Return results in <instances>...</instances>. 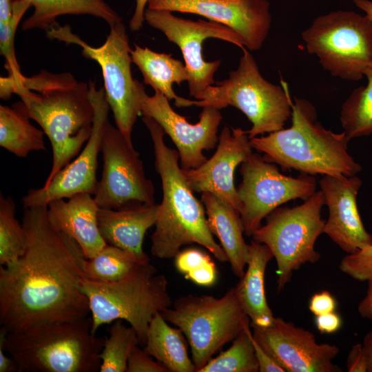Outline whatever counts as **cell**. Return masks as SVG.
<instances>
[{
	"label": "cell",
	"mask_w": 372,
	"mask_h": 372,
	"mask_svg": "<svg viewBox=\"0 0 372 372\" xmlns=\"http://www.w3.org/2000/svg\"><path fill=\"white\" fill-rule=\"evenodd\" d=\"M23 253L0 266V324L8 333L81 320L90 314L82 291L85 259L79 244L50 221L48 205L24 208Z\"/></svg>",
	"instance_id": "1"
},
{
	"label": "cell",
	"mask_w": 372,
	"mask_h": 372,
	"mask_svg": "<svg viewBox=\"0 0 372 372\" xmlns=\"http://www.w3.org/2000/svg\"><path fill=\"white\" fill-rule=\"evenodd\" d=\"M12 94L21 99L12 107L36 121L50 140L52 165L45 186L79 154L90 136L94 107L89 83L78 81L70 72L45 70L15 80L1 76V96L8 99Z\"/></svg>",
	"instance_id": "2"
},
{
	"label": "cell",
	"mask_w": 372,
	"mask_h": 372,
	"mask_svg": "<svg viewBox=\"0 0 372 372\" xmlns=\"http://www.w3.org/2000/svg\"><path fill=\"white\" fill-rule=\"evenodd\" d=\"M142 121L151 136L163 190L151 236V254L160 259L174 258L182 247L196 243L218 261L227 262L224 250L209 229L204 205L196 198L183 174L178 151L167 146L165 132L153 118L143 115Z\"/></svg>",
	"instance_id": "3"
},
{
	"label": "cell",
	"mask_w": 372,
	"mask_h": 372,
	"mask_svg": "<svg viewBox=\"0 0 372 372\" xmlns=\"http://www.w3.org/2000/svg\"><path fill=\"white\" fill-rule=\"evenodd\" d=\"M291 118L289 127L250 139L265 160L311 176H353L362 170L348 152L344 132L325 129L309 101L295 97Z\"/></svg>",
	"instance_id": "4"
},
{
	"label": "cell",
	"mask_w": 372,
	"mask_h": 372,
	"mask_svg": "<svg viewBox=\"0 0 372 372\" xmlns=\"http://www.w3.org/2000/svg\"><path fill=\"white\" fill-rule=\"evenodd\" d=\"M105 339L92 331V319L56 322L8 333L0 329V347L19 372H97Z\"/></svg>",
	"instance_id": "5"
},
{
	"label": "cell",
	"mask_w": 372,
	"mask_h": 372,
	"mask_svg": "<svg viewBox=\"0 0 372 372\" xmlns=\"http://www.w3.org/2000/svg\"><path fill=\"white\" fill-rule=\"evenodd\" d=\"M81 289L88 299L93 333L105 324L122 320L133 327L143 347L152 318L172 304L167 279L150 261L117 281L84 278Z\"/></svg>",
	"instance_id": "6"
},
{
	"label": "cell",
	"mask_w": 372,
	"mask_h": 372,
	"mask_svg": "<svg viewBox=\"0 0 372 372\" xmlns=\"http://www.w3.org/2000/svg\"><path fill=\"white\" fill-rule=\"evenodd\" d=\"M236 70L229 77L209 86L196 100L187 99L186 107L211 106L218 110L233 106L251 123L247 131L253 138L283 128L291 117L292 101L286 81L273 84L261 75L257 63L247 48L242 49Z\"/></svg>",
	"instance_id": "7"
},
{
	"label": "cell",
	"mask_w": 372,
	"mask_h": 372,
	"mask_svg": "<svg viewBox=\"0 0 372 372\" xmlns=\"http://www.w3.org/2000/svg\"><path fill=\"white\" fill-rule=\"evenodd\" d=\"M161 313L185 335L196 372L251 322L234 287L220 298L194 294L181 296Z\"/></svg>",
	"instance_id": "8"
},
{
	"label": "cell",
	"mask_w": 372,
	"mask_h": 372,
	"mask_svg": "<svg viewBox=\"0 0 372 372\" xmlns=\"http://www.w3.org/2000/svg\"><path fill=\"white\" fill-rule=\"evenodd\" d=\"M309 53L335 77L358 81L372 69V19L338 10L314 19L302 32Z\"/></svg>",
	"instance_id": "9"
},
{
	"label": "cell",
	"mask_w": 372,
	"mask_h": 372,
	"mask_svg": "<svg viewBox=\"0 0 372 372\" xmlns=\"http://www.w3.org/2000/svg\"><path fill=\"white\" fill-rule=\"evenodd\" d=\"M110 28L104 43L99 47L87 44L72 31L69 25L56 24L46 30V35L51 40L80 46L85 58L95 61L100 65L105 98L116 127L132 143V130L141 114V107L136 79H134L132 74L131 48L126 28L122 21Z\"/></svg>",
	"instance_id": "10"
},
{
	"label": "cell",
	"mask_w": 372,
	"mask_h": 372,
	"mask_svg": "<svg viewBox=\"0 0 372 372\" xmlns=\"http://www.w3.org/2000/svg\"><path fill=\"white\" fill-rule=\"evenodd\" d=\"M324 205L320 190L298 206L278 207L253 234V240L266 245L276 259L279 292L290 281L294 271L320 259L315 244L324 230L325 220L321 217Z\"/></svg>",
	"instance_id": "11"
},
{
	"label": "cell",
	"mask_w": 372,
	"mask_h": 372,
	"mask_svg": "<svg viewBox=\"0 0 372 372\" xmlns=\"http://www.w3.org/2000/svg\"><path fill=\"white\" fill-rule=\"evenodd\" d=\"M240 173L242 179L237 193L242 204L240 214L244 233L249 237L275 209L289 200H305L316 192L313 176L282 174L275 163L258 153L251 152L241 163Z\"/></svg>",
	"instance_id": "12"
},
{
	"label": "cell",
	"mask_w": 372,
	"mask_h": 372,
	"mask_svg": "<svg viewBox=\"0 0 372 372\" xmlns=\"http://www.w3.org/2000/svg\"><path fill=\"white\" fill-rule=\"evenodd\" d=\"M145 21L162 32L169 41L180 48L188 74L189 96L196 99L209 86L215 83L214 74L221 60L207 61L203 56V43L215 38L245 48L242 39L221 23L199 19L192 21L178 17L168 10L146 8Z\"/></svg>",
	"instance_id": "13"
},
{
	"label": "cell",
	"mask_w": 372,
	"mask_h": 372,
	"mask_svg": "<svg viewBox=\"0 0 372 372\" xmlns=\"http://www.w3.org/2000/svg\"><path fill=\"white\" fill-rule=\"evenodd\" d=\"M103 172L94 198L99 207L118 209L131 202L155 203L154 186L140 154L109 121L103 136Z\"/></svg>",
	"instance_id": "14"
},
{
	"label": "cell",
	"mask_w": 372,
	"mask_h": 372,
	"mask_svg": "<svg viewBox=\"0 0 372 372\" xmlns=\"http://www.w3.org/2000/svg\"><path fill=\"white\" fill-rule=\"evenodd\" d=\"M141 114L153 118L162 127L176 147L180 167L194 169L207 160L204 150L214 149L218 141V130L223 116L220 110L205 106L199 121L192 124L171 107L169 99L156 91L149 96L143 83L136 79Z\"/></svg>",
	"instance_id": "15"
},
{
	"label": "cell",
	"mask_w": 372,
	"mask_h": 372,
	"mask_svg": "<svg viewBox=\"0 0 372 372\" xmlns=\"http://www.w3.org/2000/svg\"><path fill=\"white\" fill-rule=\"evenodd\" d=\"M90 96L94 107L90 136L78 156L62 168L45 186L32 189L22 198L23 208L48 205L52 200L68 198L79 193L94 195L97 185L98 156L101 150L104 132L109 121L110 106L103 87L96 88L88 82Z\"/></svg>",
	"instance_id": "16"
},
{
	"label": "cell",
	"mask_w": 372,
	"mask_h": 372,
	"mask_svg": "<svg viewBox=\"0 0 372 372\" xmlns=\"http://www.w3.org/2000/svg\"><path fill=\"white\" fill-rule=\"evenodd\" d=\"M252 335L285 372H340L333 359L338 346L318 343L309 330L275 317L273 324L261 327L251 324Z\"/></svg>",
	"instance_id": "17"
},
{
	"label": "cell",
	"mask_w": 372,
	"mask_h": 372,
	"mask_svg": "<svg viewBox=\"0 0 372 372\" xmlns=\"http://www.w3.org/2000/svg\"><path fill=\"white\" fill-rule=\"evenodd\" d=\"M267 0H149L147 8L200 15L236 32L249 50L260 49L271 28Z\"/></svg>",
	"instance_id": "18"
},
{
	"label": "cell",
	"mask_w": 372,
	"mask_h": 372,
	"mask_svg": "<svg viewBox=\"0 0 372 372\" xmlns=\"http://www.w3.org/2000/svg\"><path fill=\"white\" fill-rule=\"evenodd\" d=\"M213 156L199 167L183 169L189 187L195 192H210L231 205L240 213L242 204L234 185V173L252 152L247 131L225 126L218 136Z\"/></svg>",
	"instance_id": "19"
},
{
	"label": "cell",
	"mask_w": 372,
	"mask_h": 372,
	"mask_svg": "<svg viewBox=\"0 0 372 372\" xmlns=\"http://www.w3.org/2000/svg\"><path fill=\"white\" fill-rule=\"evenodd\" d=\"M362 183L356 175L323 176L319 181L329 211L323 233L347 254L372 245V235L365 229L357 205Z\"/></svg>",
	"instance_id": "20"
},
{
	"label": "cell",
	"mask_w": 372,
	"mask_h": 372,
	"mask_svg": "<svg viewBox=\"0 0 372 372\" xmlns=\"http://www.w3.org/2000/svg\"><path fill=\"white\" fill-rule=\"evenodd\" d=\"M158 204L131 202L118 209L99 207L98 224L106 244L125 250L142 262L150 261L143 250L147 231L155 225Z\"/></svg>",
	"instance_id": "21"
},
{
	"label": "cell",
	"mask_w": 372,
	"mask_h": 372,
	"mask_svg": "<svg viewBox=\"0 0 372 372\" xmlns=\"http://www.w3.org/2000/svg\"><path fill=\"white\" fill-rule=\"evenodd\" d=\"M99 206L89 193H79L68 198L52 200L48 204V217L60 231L74 239L85 259L99 253L107 244L98 224Z\"/></svg>",
	"instance_id": "22"
},
{
	"label": "cell",
	"mask_w": 372,
	"mask_h": 372,
	"mask_svg": "<svg viewBox=\"0 0 372 372\" xmlns=\"http://www.w3.org/2000/svg\"><path fill=\"white\" fill-rule=\"evenodd\" d=\"M209 229L224 250L234 274L241 278L249 260V244L244 237L240 212L212 193L201 194Z\"/></svg>",
	"instance_id": "23"
},
{
	"label": "cell",
	"mask_w": 372,
	"mask_h": 372,
	"mask_svg": "<svg viewBox=\"0 0 372 372\" xmlns=\"http://www.w3.org/2000/svg\"><path fill=\"white\" fill-rule=\"evenodd\" d=\"M249 254L247 269L234 290L251 324L269 327L275 316L267 301L265 276L267 264L273 256L266 245L254 240L249 244Z\"/></svg>",
	"instance_id": "24"
},
{
	"label": "cell",
	"mask_w": 372,
	"mask_h": 372,
	"mask_svg": "<svg viewBox=\"0 0 372 372\" xmlns=\"http://www.w3.org/2000/svg\"><path fill=\"white\" fill-rule=\"evenodd\" d=\"M130 54L134 63L141 71L145 84L165 96L169 101L174 99L178 107H183L186 99L176 95L173 83L180 85L188 81L185 65L172 54L154 52L149 48L134 43Z\"/></svg>",
	"instance_id": "25"
},
{
	"label": "cell",
	"mask_w": 372,
	"mask_h": 372,
	"mask_svg": "<svg viewBox=\"0 0 372 372\" xmlns=\"http://www.w3.org/2000/svg\"><path fill=\"white\" fill-rule=\"evenodd\" d=\"M143 349L169 372H196L187 351L185 335L178 327L170 326L161 313L149 323Z\"/></svg>",
	"instance_id": "26"
},
{
	"label": "cell",
	"mask_w": 372,
	"mask_h": 372,
	"mask_svg": "<svg viewBox=\"0 0 372 372\" xmlns=\"http://www.w3.org/2000/svg\"><path fill=\"white\" fill-rule=\"evenodd\" d=\"M34 11L21 26L23 30H48L66 14H87L103 19L110 26L121 22L120 15L105 0H30Z\"/></svg>",
	"instance_id": "27"
},
{
	"label": "cell",
	"mask_w": 372,
	"mask_h": 372,
	"mask_svg": "<svg viewBox=\"0 0 372 372\" xmlns=\"http://www.w3.org/2000/svg\"><path fill=\"white\" fill-rule=\"evenodd\" d=\"M14 107L0 105V145L19 158L32 151L45 150V133Z\"/></svg>",
	"instance_id": "28"
},
{
	"label": "cell",
	"mask_w": 372,
	"mask_h": 372,
	"mask_svg": "<svg viewBox=\"0 0 372 372\" xmlns=\"http://www.w3.org/2000/svg\"><path fill=\"white\" fill-rule=\"evenodd\" d=\"M141 263L132 254L107 244L94 256L85 259L83 270L87 279L110 282L127 277Z\"/></svg>",
	"instance_id": "29"
},
{
	"label": "cell",
	"mask_w": 372,
	"mask_h": 372,
	"mask_svg": "<svg viewBox=\"0 0 372 372\" xmlns=\"http://www.w3.org/2000/svg\"><path fill=\"white\" fill-rule=\"evenodd\" d=\"M365 76L366 85L354 89L341 107L340 121L349 141L372 134V69Z\"/></svg>",
	"instance_id": "30"
},
{
	"label": "cell",
	"mask_w": 372,
	"mask_h": 372,
	"mask_svg": "<svg viewBox=\"0 0 372 372\" xmlns=\"http://www.w3.org/2000/svg\"><path fill=\"white\" fill-rule=\"evenodd\" d=\"M251 335L249 322L229 348L211 358L198 372H259Z\"/></svg>",
	"instance_id": "31"
},
{
	"label": "cell",
	"mask_w": 372,
	"mask_h": 372,
	"mask_svg": "<svg viewBox=\"0 0 372 372\" xmlns=\"http://www.w3.org/2000/svg\"><path fill=\"white\" fill-rule=\"evenodd\" d=\"M136 344L139 341L133 327L125 325L122 320L114 321L100 354V371L126 372L128 358Z\"/></svg>",
	"instance_id": "32"
},
{
	"label": "cell",
	"mask_w": 372,
	"mask_h": 372,
	"mask_svg": "<svg viewBox=\"0 0 372 372\" xmlns=\"http://www.w3.org/2000/svg\"><path fill=\"white\" fill-rule=\"evenodd\" d=\"M26 236L16 218V205L10 196H0V266L17 259L24 251Z\"/></svg>",
	"instance_id": "33"
},
{
	"label": "cell",
	"mask_w": 372,
	"mask_h": 372,
	"mask_svg": "<svg viewBox=\"0 0 372 372\" xmlns=\"http://www.w3.org/2000/svg\"><path fill=\"white\" fill-rule=\"evenodd\" d=\"M175 267L184 277L200 287H211L217 280L214 260L205 251L194 247L180 250L174 257Z\"/></svg>",
	"instance_id": "34"
},
{
	"label": "cell",
	"mask_w": 372,
	"mask_h": 372,
	"mask_svg": "<svg viewBox=\"0 0 372 372\" xmlns=\"http://www.w3.org/2000/svg\"><path fill=\"white\" fill-rule=\"evenodd\" d=\"M32 7L30 0H13L12 13L7 23L0 22V52L5 59L4 67L8 77L17 79L23 74L17 60L14 50V37L17 27L26 11Z\"/></svg>",
	"instance_id": "35"
},
{
	"label": "cell",
	"mask_w": 372,
	"mask_h": 372,
	"mask_svg": "<svg viewBox=\"0 0 372 372\" xmlns=\"http://www.w3.org/2000/svg\"><path fill=\"white\" fill-rule=\"evenodd\" d=\"M340 270L358 281L372 279V245L347 254L341 260Z\"/></svg>",
	"instance_id": "36"
},
{
	"label": "cell",
	"mask_w": 372,
	"mask_h": 372,
	"mask_svg": "<svg viewBox=\"0 0 372 372\" xmlns=\"http://www.w3.org/2000/svg\"><path fill=\"white\" fill-rule=\"evenodd\" d=\"M126 372H169L161 362L154 360L138 344L134 346L127 361Z\"/></svg>",
	"instance_id": "37"
},
{
	"label": "cell",
	"mask_w": 372,
	"mask_h": 372,
	"mask_svg": "<svg viewBox=\"0 0 372 372\" xmlns=\"http://www.w3.org/2000/svg\"><path fill=\"white\" fill-rule=\"evenodd\" d=\"M336 306L335 298L326 290L314 293L309 302V309L316 316L335 311Z\"/></svg>",
	"instance_id": "38"
},
{
	"label": "cell",
	"mask_w": 372,
	"mask_h": 372,
	"mask_svg": "<svg viewBox=\"0 0 372 372\" xmlns=\"http://www.w3.org/2000/svg\"><path fill=\"white\" fill-rule=\"evenodd\" d=\"M346 362L349 372H367V360L362 343H357L351 347Z\"/></svg>",
	"instance_id": "39"
},
{
	"label": "cell",
	"mask_w": 372,
	"mask_h": 372,
	"mask_svg": "<svg viewBox=\"0 0 372 372\" xmlns=\"http://www.w3.org/2000/svg\"><path fill=\"white\" fill-rule=\"evenodd\" d=\"M251 341L259 366V372H285L254 339L253 335H251Z\"/></svg>",
	"instance_id": "40"
},
{
	"label": "cell",
	"mask_w": 372,
	"mask_h": 372,
	"mask_svg": "<svg viewBox=\"0 0 372 372\" xmlns=\"http://www.w3.org/2000/svg\"><path fill=\"white\" fill-rule=\"evenodd\" d=\"M340 316L335 311L316 316L315 324L321 333H333L338 331L342 326Z\"/></svg>",
	"instance_id": "41"
},
{
	"label": "cell",
	"mask_w": 372,
	"mask_h": 372,
	"mask_svg": "<svg viewBox=\"0 0 372 372\" xmlns=\"http://www.w3.org/2000/svg\"><path fill=\"white\" fill-rule=\"evenodd\" d=\"M149 0H136L134 14L130 21L129 25L132 31H138L145 21V11Z\"/></svg>",
	"instance_id": "42"
},
{
	"label": "cell",
	"mask_w": 372,
	"mask_h": 372,
	"mask_svg": "<svg viewBox=\"0 0 372 372\" xmlns=\"http://www.w3.org/2000/svg\"><path fill=\"white\" fill-rule=\"evenodd\" d=\"M367 282L366 293L359 303L358 311L362 318L372 320V279Z\"/></svg>",
	"instance_id": "43"
},
{
	"label": "cell",
	"mask_w": 372,
	"mask_h": 372,
	"mask_svg": "<svg viewBox=\"0 0 372 372\" xmlns=\"http://www.w3.org/2000/svg\"><path fill=\"white\" fill-rule=\"evenodd\" d=\"M0 347V372H19V367L14 359L7 355Z\"/></svg>",
	"instance_id": "44"
},
{
	"label": "cell",
	"mask_w": 372,
	"mask_h": 372,
	"mask_svg": "<svg viewBox=\"0 0 372 372\" xmlns=\"http://www.w3.org/2000/svg\"><path fill=\"white\" fill-rule=\"evenodd\" d=\"M362 344L366 355L367 372H372V330L365 335Z\"/></svg>",
	"instance_id": "45"
},
{
	"label": "cell",
	"mask_w": 372,
	"mask_h": 372,
	"mask_svg": "<svg viewBox=\"0 0 372 372\" xmlns=\"http://www.w3.org/2000/svg\"><path fill=\"white\" fill-rule=\"evenodd\" d=\"M13 0H0V22L7 23L12 13Z\"/></svg>",
	"instance_id": "46"
},
{
	"label": "cell",
	"mask_w": 372,
	"mask_h": 372,
	"mask_svg": "<svg viewBox=\"0 0 372 372\" xmlns=\"http://www.w3.org/2000/svg\"><path fill=\"white\" fill-rule=\"evenodd\" d=\"M353 3L372 19V1L370 0H352Z\"/></svg>",
	"instance_id": "47"
}]
</instances>
